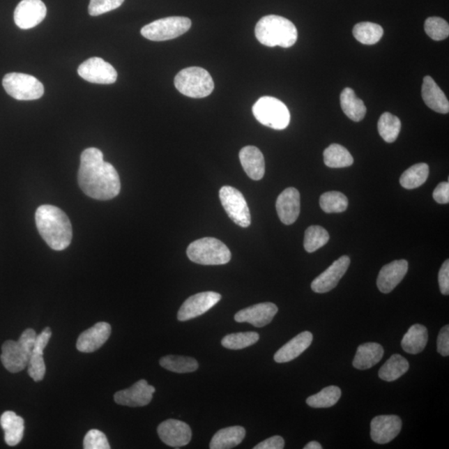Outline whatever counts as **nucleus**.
I'll return each instance as SVG.
<instances>
[{"label":"nucleus","mask_w":449,"mask_h":449,"mask_svg":"<svg viewBox=\"0 0 449 449\" xmlns=\"http://www.w3.org/2000/svg\"><path fill=\"white\" fill-rule=\"evenodd\" d=\"M353 36L363 45H373L381 40L383 29L381 25L370 22L357 24L353 29Z\"/></svg>","instance_id":"nucleus-34"},{"label":"nucleus","mask_w":449,"mask_h":449,"mask_svg":"<svg viewBox=\"0 0 449 449\" xmlns=\"http://www.w3.org/2000/svg\"><path fill=\"white\" fill-rule=\"evenodd\" d=\"M79 75L92 84H112L118 79L116 69L101 58L93 57L86 60L77 69Z\"/></svg>","instance_id":"nucleus-11"},{"label":"nucleus","mask_w":449,"mask_h":449,"mask_svg":"<svg viewBox=\"0 0 449 449\" xmlns=\"http://www.w3.org/2000/svg\"><path fill=\"white\" fill-rule=\"evenodd\" d=\"M259 339L260 335L257 332H241L224 336L222 344L229 349H241L252 347L258 342Z\"/></svg>","instance_id":"nucleus-40"},{"label":"nucleus","mask_w":449,"mask_h":449,"mask_svg":"<svg viewBox=\"0 0 449 449\" xmlns=\"http://www.w3.org/2000/svg\"><path fill=\"white\" fill-rule=\"evenodd\" d=\"M240 161L245 174L250 178L259 181L263 178L266 172L265 158L257 146H247L241 150Z\"/></svg>","instance_id":"nucleus-23"},{"label":"nucleus","mask_w":449,"mask_h":449,"mask_svg":"<svg viewBox=\"0 0 449 449\" xmlns=\"http://www.w3.org/2000/svg\"><path fill=\"white\" fill-rule=\"evenodd\" d=\"M188 257L192 262L204 266H220L231 261L230 250L218 239L204 237L189 245Z\"/></svg>","instance_id":"nucleus-5"},{"label":"nucleus","mask_w":449,"mask_h":449,"mask_svg":"<svg viewBox=\"0 0 449 449\" xmlns=\"http://www.w3.org/2000/svg\"><path fill=\"white\" fill-rule=\"evenodd\" d=\"M219 196L228 217L238 226L248 227L252 218L243 194L230 185H224L220 190Z\"/></svg>","instance_id":"nucleus-10"},{"label":"nucleus","mask_w":449,"mask_h":449,"mask_svg":"<svg viewBox=\"0 0 449 449\" xmlns=\"http://www.w3.org/2000/svg\"><path fill=\"white\" fill-rule=\"evenodd\" d=\"M409 269V263L405 260L392 261L383 266L379 271L377 279V287L379 291L388 294L394 291L402 282Z\"/></svg>","instance_id":"nucleus-22"},{"label":"nucleus","mask_w":449,"mask_h":449,"mask_svg":"<svg viewBox=\"0 0 449 449\" xmlns=\"http://www.w3.org/2000/svg\"><path fill=\"white\" fill-rule=\"evenodd\" d=\"M304 448L305 449H322V446H321V443L317 441H312L306 444Z\"/></svg>","instance_id":"nucleus-48"},{"label":"nucleus","mask_w":449,"mask_h":449,"mask_svg":"<svg viewBox=\"0 0 449 449\" xmlns=\"http://www.w3.org/2000/svg\"><path fill=\"white\" fill-rule=\"evenodd\" d=\"M160 365L164 369L178 374L192 373L199 367L194 358L178 356L162 357L160 360Z\"/></svg>","instance_id":"nucleus-35"},{"label":"nucleus","mask_w":449,"mask_h":449,"mask_svg":"<svg viewBox=\"0 0 449 449\" xmlns=\"http://www.w3.org/2000/svg\"><path fill=\"white\" fill-rule=\"evenodd\" d=\"M252 112L259 123L275 130H283L291 122V114L287 105L273 97L259 99L252 107Z\"/></svg>","instance_id":"nucleus-7"},{"label":"nucleus","mask_w":449,"mask_h":449,"mask_svg":"<svg viewBox=\"0 0 449 449\" xmlns=\"http://www.w3.org/2000/svg\"><path fill=\"white\" fill-rule=\"evenodd\" d=\"M340 105L344 114L353 122H360L366 114V107L351 88L344 89L340 94Z\"/></svg>","instance_id":"nucleus-30"},{"label":"nucleus","mask_w":449,"mask_h":449,"mask_svg":"<svg viewBox=\"0 0 449 449\" xmlns=\"http://www.w3.org/2000/svg\"><path fill=\"white\" fill-rule=\"evenodd\" d=\"M125 0H90L89 13L91 16H98L119 8Z\"/></svg>","instance_id":"nucleus-42"},{"label":"nucleus","mask_w":449,"mask_h":449,"mask_svg":"<svg viewBox=\"0 0 449 449\" xmlns=\"http://www.w3.org/2000/svg\"><path fill=\"white\" fill-rule=\"evenodd\" d=\"M77 181L82 191L95 200H111L121 191L118 172L103 160L101 151L95 148L82 153Z\"/></svg>","instance_id":"nucleus-1"},{"label":"nucleus","mask_w":449,"mask_h":449,"mask_svg":"<svg viewBox=\"0 0 449 449\" xmlns=\"http://www.w3.org/2000/svg\"><path fill=\"white\" fill-rule=\"evenodd\" d=\"M427 339L429 335H427V328L417 324L410 327L407 333L404 335L401 341V347L406 353L417 355L425 349Z\"/></svg>","instance_id":"nucleus-29"},{"label":"nucleus","mask_w":449,"mask_h":449,"mask_svg":"<svg viewBox=\"0 0 449 449\" xmlns=\"http://www.w3.org/2000/svg\"><path fill=\"white\" fill-rule=\"evenodd\" d=\"M313 341V335L310 331H304L294 337L288 343L283 345L275 353L274 360L279 364L296 359L307 349Z\"/></svg>","instance_id":"nucleus-24"},{"label":"nucleus","mask_w":449,"mask_h":449,"mask_svg":"<svg viewBox=\"0 0 449 449\" xmlns=\"http://www.w3.org/2000/svg\"><path fill=\"white\" fill-rule=\"evenodd\" d=\"M192 27L191 20L187 17H167L144 26L142 36L152 41H167L183 36Z\"/></svg>","instance_id":"nucleus-9"},{"label":"nucleus","mask_w":449,"mask_h":449,"mask_svg":"<svg viewBox=\"0 0 449 449\" xmlns=\"http://www.w3.org/2000/svg\"><path fill=\"white\" fill-rule=\"evenodd\" d=\"M245 430L243 427H228L217 432L210 443L211 449H230L243 441Z\"/></svg>","instance_id":"nucleus-28"},{"label":"nucleus","mask_w":449,"mask_h":449,"mask_svg":"<svg viewBox=\"0 0 449 449\" xmlns=\"http://www.w3.org/2000/svg\"><path fill=\"white\" fill-rule=\"evenodd\" d=\"M221 299L222 296L213 291L201 292L189 297L181 306L178 313V321H187L200 317L208 312Z\"/></svg>","instance_id":"nucleus-12"},{"label":"nucleus","mask_w":449,"mask_h":449,"mask_svg":"<svg viewBox=\"0 0 449 449\" xmlns=\"http://www.w3.org/2000/svg\"><path fill=\"white\" fill-rule=\"evenodd\" d=\"M276 211L282 223H295L300 213V195L298 190L294 188L284 190L276 201Z\"/></svg>","instance_id":"nucleus-21"},{"label":"nucleus","mask_w":449,"mask_h":449,"mask_svg":"<svg viewBox=\"0 0 449 449\" xmlns=\"http://www.w3.org/2000/svg\"><path fill=\"white\" fill-rule=\"evenodd\" d=\"M351 265V259L343 256L336 260L329 268L315 278L312 283V291L315 293L324 294L333 290L339 284Z\"/></svg>","instance_id":"nucleus-16"},{"label":"nucleus","mask_w":449,"mask_h":449,"mask_svg":"<svg viewBox=\"0 0 449 449\" xmlns=\"http://www.w3.org/2000/svg\"><path fill=\"white\" fill-rule=\"evenodd\" d=\"M429 167L426 163H418L406 170L400 178V184L409 190L421 187L427 179Z\"/></svg>","instance_id":"nucleus-33"},{"label":"nucleus","mask_w":449,"mask_h":449,"mask_svg":"<svg viewBox=\"0 0 449 449\" xmlns=\"http://www.w3.org/2000/svg\"><path fill=\"white\" fill-rule=\"evenodd\" d=\"M3 86L7 93L17 100H36L45 93L41 82L25 73H8L3 77Z\"/></svg>","instance_id":"nucleus-8"},{"label":"nucleus","mask_w":449,"mask_h":449,"mask_svg":"<svg viewBox=\"0 0 449 449\" xmlns=\"http://www.w3.org/2000/svg\"><path fill=\"white\" fill-rule=\"evenodd\" d=\"M155 388L148 383L145 379H141L127 390L116 392L114 401L116 404L128 407H144L153 399Z\"/></svg>","instance_id":"nucleus-15"},{"label":"nucleus","mask_w":449,"mask_h":449,"mask_svg":"<svg viewBox=\"0 0 449 449\" xmlns=\"http://www.w3.org/2000/svg\"><path fill=\"white\" fill-rule=\"evenodd\" d=\"M254 33L258 41L267 47H290L296 44L298 38L295 24L278 15L263 17L257 24Z\"/></svg>","instance_id":"nucleus-3"},{"label":"nucleus","mask_w":449,"mask_h":449,"mask_svg":"<svg viewBox=\"0 0 449 449\" xmlns=\"http://www.w3.org/2000/svg\"><path fill=\"white\" fill-rule=\"evenodd\" d=\"M85 449H109L111 448L106 435L98 429H92L85 435L84 440Z\"/></svg>","instance_id":"nucleus-43"},{"label":"nucleus","mask_w":449,"mask_h":449,"mask_svg":"<svg viewBox=\"0 0 449 449\" xmlns=\"http://www.w3.org/2000/svg\"><path fill=\"white\" fill-rule=\"evenodd\" d=\"M284 447V440L280 436H273L258 443L254 449H282Z\"/></svg>","instance_id":"nucleus-47"},{"label":"nucleus","mask_w":449,"mask_h":449,"mask_svg":"<svg viewBox=\"0 0 449 449\" xmlns=\"http://www.w3.org/2000/svg\"><path fill=\"white\" fill-rule=\"evenodd\" d=\"M433 197L435 201L439 203V204H448L449 202L448 181L439 183L434 190Z\"/></svg>","instance_id":"nucleus-46"},{"label":"nucleus","mask_w":449,"mask_h":449,"mask_svg":"<svg viewBox=\"0 0 449 449\" xmlns=\"http://www.w3.org/2000/svg\"><path fill=\"white\" fill-rule=\"evenodd\" d=\"M37 334L33 329L25 330L18 341L7 340L2 345L1 362L11 373H19L28 367Z\"/></svg>","instance_id":"nucleus-4"},{"label":"nucleus","mask_w":449,"mask_h":449,"mask_svg":"<svg viewBox=\"0 0 449 449\" xmlns=\"http://www.w3.org/2000/svg\"><path fill=\"white\" fill-rule=\"evenodd\" d=\"M329 240V233L325 228L319 226L310 227L305 233V250L309 253H313L326 245Z\"/></svg>","instance_id":"nucleus-39"},{"label":"nucleus","mask_w":449,"mask_h":449,"mask_svg":"<svg viewBox=\"0 0 449 449\" xmlns=\"http://www.w3.org/2000/svg\"><path fill=\"white\" fill-rule=\"evenodd\" d=\"M348 198L339 192H328L319 198V206L326 213H340L348 208Z\"/></svg>","instance_id":"nucleus-38"},{"label":"nucleus","mask_w":449,"mask_h":449,"mask_svg":"<svg viewBox=\"0 0 449 449\" xmlns=\"http://www.w3.org/2000/svg\"><path fill=\"white\" fill-rule=\"evenodd\" d=\"M36 222L42 238L51 249L60 252L71 244L73 229L70 220L59 207L40 206L36 211Z\"/></svg>","instance_id":"nucleus-2"},{"label":"nucleus","mask_w":449,"mask_h":449,"mask_svg":"<svg viewBox=\"0 0 449 449\" xmlns=\"http://www.w3.org/2000/svg\"><path fill=\"white\" fill-rule=\"evenodd\" d=\"M112 328L109 323L98 322L82 333L77 341V351L93 353L100 349L111 335Z\"/></svg>","instance_id":"nucleus-20"},{"label":"nucleus","mask_w":449,"mask_h":449,"mask_svg":"<svg viewBox=\"0 0 449 449\" xmlns=\"http://www.w3.org/2000/svg\"><path fill=\"white\" fill-rule=\"evenodd\" d=\"M401 129V122L398 116L390 112H384L379 120L378 130L384 141L392 144L398 138Z\"/></svg>","instance_id":"nucleus-37"},{"label":"nucleus","mask_w":449,"mask_h":449,"mask_svg":"<svg viewBox=\"0 0 449 449\" xmlns=\"http://www.w3.org/2000/svg\"><path fill=\"white\" fill-rule=\"evenodd\" d=\"M324 162L331 168L351 167L353 163L352 155L349 151L339 144H331L324 152Z\"/></svg>","instance_id":"nucleus-32"},{"label":"nucleus","mask_w":449,"mask_h":449,"mask_svg":"<svg viewBox=\"0 0 449 449\" xmlns=\"http://www.w3.org/2000/svg\"><path fill=\"white\" fill-rule=\"evenodd\" d=\"M47 8L41 0H22L16 7L15 22L21 29L36 27L45 19Z\"/></svg>","instance_id":"nucleus-13"},{"label":"nucleus","mask_w":449,"mask_h":449,"mask_svg":"<svg viewBox=\"0 0 449 449\" xmlns=\"http://www.w3.org/2000/svg\"><path fill=\"white\" fill-rule=\"evenodd\" d=\"M439 284L440 291L444 296L449 295V261L443 262L439 273Z\"/></svg>","instance_id":"nucleus-45"},{"label":"nucleus","mask_w":449,"mask_h":449,"mask_svg":"<svg viewBox=\"0 0 449 449\" xmlns=\"http://www.w3.org/2000/svg\"><path fill=\"white\" fill-rule=\"evenodd\" d=\"M437 351L443 357L449 356V326H443L437 340Z\"/></svg>","instance_id":"nucleus-44"},{"label":"nucleus","mask_w":449,"mask_h":449,"mask_svg":"<svg viewBox=\"0 0 449 449\" xmlns=\"http://www.w3.org/2000/svg\"><path fill=\"white\" fill-rule=\"evenodd\" d=\"M176 89L185 96L202 98L213 92L214 82L206 69L199 67L184 68L174 79Z\"/></svg>","instance_id":"nucleus-6"},{"label":"nucleus","mask_w":449,"mask_h":449,"mask_svg":"<svg viewBox=\"0 0 449 449\" xmlns=\"http://www.w3.org/2000/svg\"><path fill=\"white\" fill-rule=\"evenodd\" d=\"M384 349L382 345L377 343H365L357 349L353 366L360 370L372 368L382 360Z\"/></svg>","instance_id":"nucleus-27"},{"label":"nucleus","mask_w":449,"mask_h":449,"mask_svg":"<svg viewBox=\"0 0 449 449\" xmlns=\"http://www.w3.org/2000/svg\"><path fill=\"white\" fill-rule=\"evenodd\" d=\"M0 425L4 431V440L8 446H18L24 437V418L15 412L6 411L0 418Z\"/></svg>","instance_id":"nucleus-26"},{"label":"nucleus","mask_w":449,"mask_h":449,"mask_svg":"<svg viewBox=\"0 0 449 449\" xmlns=\"http://www.w3.org/2000/svg\"><path fill=\"white\" fill-rule=\"evenodd\" d=\"M409 364L407 360L399 353L393 355L379 371V377L382 381L393 382L408 372Z\"/></svg>","instance_id":"nucleus-31"},{"label":"nucleus","mask_w":449,"mask_h":449,"mask_svg":"<svg viewBox=\"0 0 449 449\" xmlns=\"http://www.w3.org/2000/svg\"><path fill=\"white\" fill-rule=\"evenodd\" d=\"M278 312L276 305L266 302L250 306L240 310L235 315V321L239 323L248 322L254 327H264L273 321Z\"/></svg>","instance_id":"nucleus-18"},{"label":"nucleus","mask_w":449,"mask_h":449,"mask_svg":"<svg viewBox=\"0 0 449 449\" xmlns=\"http://www.w3.org/2000/svg\"><path fill=\"white\" fill-rule=\"evenodd\" d=\"M422 98L424 99L425 105L432 110L442 114H448L449 102L446 95L430 76L424 77V83L422 85Z\"/></svg>","instance_id":"nucleus-25"},{"label":"nucleus","mask_w":449,"mask_h":449,"mask_svg":"<svg viewBox=\"0 0 449 449\" xmlns=\"http://www.w3.org/2000/svg\"><path fill=\"white\" fill-rule=\"evenodd\" d=\"M425 30L427 36L435 41H442L449 36V25L447 21L439 17H430L427 19Z\"/></svg>","instance_id":"nucleus-41"},{"label":"nucleus","mask_w":449,"mask_h":449,"mask_svg":"<svg viewBox=\"0 0 449 449\" xmlns=\"http://www.w3.org/2000/svg\"><path fill=\"white\" fill-rule=\"evenodd\" d=\"M402 429V420L397 416H379L370 424L371 439L374 443L386 444L395 439Z\"/></svg>","instance_id":"nucleus-17"},{"label":"nucleus","mask_w":449,"mask_h":449,"mask_svg":"<svg viewBox=\"0 0 449 449\" xmlns=\"http://www.w3.org/2000/svg\"><path fill=\"white\" fill-rule=\"evenodd\" d=\"M158 434L164 443L172 448L188 446L192 436L191 427L178 420L162 422L158 427Z\"/></svg>","instance_id":"nucleus-14"},{"label":"nucleus","mask_w":449,"mask_h":449,"mask_svg":"<svg viewBox=\"0 0 449 449\" xmlns=\"http://www.w3.org/2000/svg\"><path fill=\"white\" fill-rule=\"evenodd\" d=\"M52 337V330L46 327L36 337L31 356L28 365V373L34 381L38 382L44 379L46 373V366L44 360V351Z\"/></svg>","instance_id":"nucleus-19"},{"label":"nucleus","mask_w":449,"mask_h":449,"mask_svg":"<svg viewBox=\"0 0 449 449\" xmlns=\"http://www.w3.org/2000/svg\"><path fill=\"white\" fill-rule=\"evenodd\" d=\"M340 397L341 390L338 386H328L317 394L309 397L306 399V404L314 409L330 408L338 403Z\"/></svg>","instance_id":"nucleus-36"}]
</instances>
